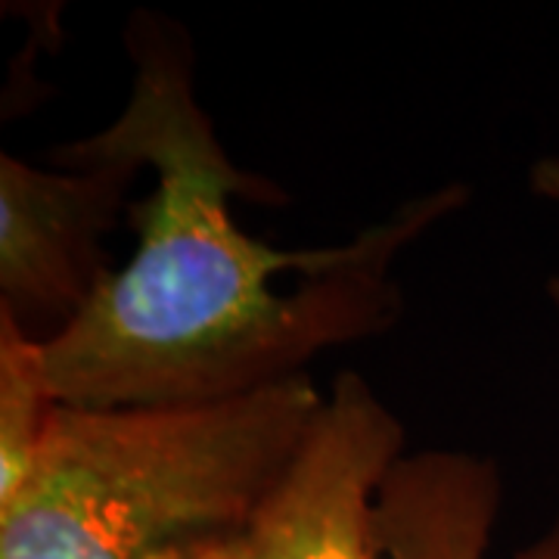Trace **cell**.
I'll return each instance as SVG.
<instances>
[{"mask_svg":"<svg viewBox=\"0 0 559 559\" xmlns=\"http://www.w3.org/2000/svg\"><path fill=\"white\" fill-rule=\"evenodd\" d=\"M323 401L305 373L202 404H60L32 476L0 503V559H218Z\"/></svg>","mask_w":559,"mask_h":559,"instance_id":"cell-2","label":"cell"},{"mask_svg":"<svg viewBox=\"0 0 559 559\" xmlns=\"http://www.w3.org/2000/svg\"><path fill=\"white\" fill-rule=\"evenodd\" d=\"M516 559H559V513L544 528V535L535 538L528 547H522Z\"/></svg>","mask_w":559,"mask_h":559,"instance_id":"cell-7","label":"cell"},{"mask_svg":"<svg viewBox=\"0 0 559 559\" xmlns=\"http://www.w3.org/2000/svg\"><path fill=\"white\" fill-rule=\"evenodd\" d=\"M528 183L532 193L540 200H550L559 205V156H544V159L532 162L528 168ZM547 296L557 305L559 311V277L547 280Z\"/></svg>","mask_w":559,"mask_h":559,"instance_id":"cell-6","label":"cell"},{"mask_svg":"<svg viewBox=\"0 0 559 559\" xmlns=\"http://www.w3.org/2000/svg\"><path fill=\"white\" fill-rule=\"evenodd\" d=\"M140 165L91 159L32 165L0 156V318L50 342L116 267L103 240L131 209Z\"/></svg>","mask_w":559,"mask_h":559,"instance_id":"cell-3","label":"cell"},{"mask_svg":"<svg viewBox=\"0 0 559 559\" xmlns=\"http://www.w3.org/2000/svg\"><path fill=\"white\" fill-rule=\"evenodd\" d=\"M57 407L44 342L0 318V503L16 498L32 476Z\"/></svg>","mask_w":559,"mask_h":559,"instance_id":"cell-5","label":"cell"},{"mask_svg":"<svg viewBox=\"0 0 559 559\" xmlns=\"http://www.w3.org/2000/svg\"><path fill=\"white\" fill-rule=\"evenodd\" d=\"M399 457L401 419L360 373H340L293 466L218 559H380L377 495Z\"/></svg>","mask_w":559,"mask_h":559,"instance_id":"cell-4","label":"cell"},{"mask_svg":"<svg viewBox=\"0 0 559 559\" xmlns=\"http://www.w3.org/2000/svg\"><path fill=\"white\" fill-rule=\"evenodd\" d=\"M124 44L134 79L119 119L62 143L50 159H124L156 180L128 209L134 255L44 342L57 401L156 407L237 399L305 377V364L330 348L392 330L404 311L395 259L460 212L469 187L419 193L340 246L274 249L242 230L234 202L286 205L289 197L227 156L197 97L190 40L162 16L134 13Z\"/></svg>","mask_w":559,"mask_h":559,"instance_id":"cell-1","label":"cell"}]
</instances>
